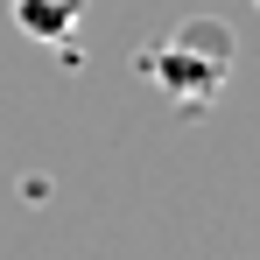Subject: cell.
Listing matches in <instances>:
<instances>
[{
    "label": "cell",
    "mask_w": 260,
    "mask_h": 260,
    "mask_svg": "<svg viewBox=\"0 0 260 260\" xmlns=\"http://www.w3.org/2000/svg\"><path fill=\"white\" fill-rule=\"evenodd\" d=\"M7 14H14V28L36 36V43H71L78 21H85V0H14Z\"/></svg>",
    "instance_id": "obj_2"
},
{
    "label": "cell",
    "mask_w": 260,
    "mask_h": 260,
    "mask_svg": "<svg viewBox=\"0 0 260 260\" xmlns=\"http://www.w3.org/2000/svg\"><path fill=\"white\" fill-rule=\"evenodd\" d=\"M253 7H260V0H253Z\"/></svg>",
    "instance_id": "obj_3"
},
{
    "label": "cell",
    "mask_w": 260,
    "mask_h": 260,
    "mask_svg": "<svg viewBox=\"0 0 260 260\" xmlns=\"http://www.w3.org/2000/svg\"><path fill=\"white\" fill-rule=\"evenodd\" d=\"M141 71L169 99H183V106H211L218 91H225V78H232V28L218 14H197V21L169 28V43L148 49Z\"/></svg>",
    "instance_id": "obj_1"
}]
</instances>
